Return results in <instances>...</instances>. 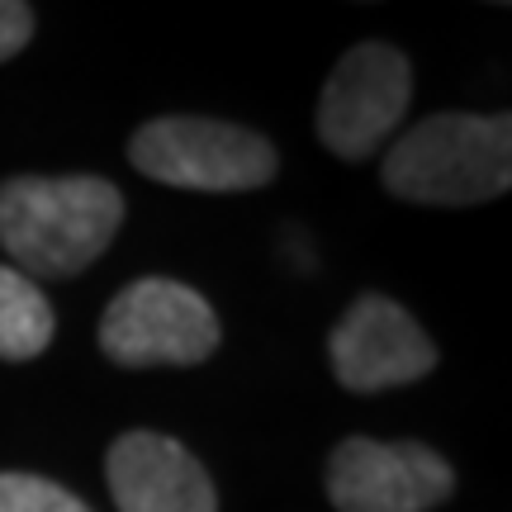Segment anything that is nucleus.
Masks as SVG:
<instances>
[{
	"label": "nucleus",
	"instance_id": "nucleus-1",
	"mask_svg": "<svg viewBox=\"0 0 512 512\" xmlns=\"http://www.w3.org/2000/svg\"><path fill=\"white\" fill-rule=\"evenodd\" d=\"M124 223L119 185L100 176L0 181V247L29 280H67L105 252Z\"/></svg>",
	"mask_w": 512,
	"mask_h": 512
},
{
	"label": "nucleus",
	"instance_id": "nucleus-2",
	"mask_svg": "<svg viewBox=\"0 0 512 512\" xmlns=\"http://www.w3.org/2000/svg\"><path fill=\"white\" fill-rule=\"evenodd\" d=\"M384 190L403 204L465 209L508 195L512 119L508 114H427L384 152Z\"/></svg>",
	"mask_w": 512,
	"mask_h": 512
},
{
	"label": "nucleus",
	"instance_id": "nucleus-3",
	"mask_svg": "<svg viewBox=\"0 0 512 512\" xmlns=\"http://www.w3.org/2000/svg\"><path fill=\"white\" fill-rule=\"evenodd\" d=\"M128 162L157 185L233 195V190H261L266 181H275L280 152L261 133L228 119L166 114L133 133Z\"/></svg>",
	"mask_w": 512,
	"mask_h": 512
},
{
	"label": "nucleus",
	"instance_id": "nucleus-4",
	"mask_svg": "<svg viewBox=\"0 0 512 512\" xmlns=\"http://www.w3.org/2000/svg\"><path fill=\"white\" fill-rule=\"evenodd\" d=\"M219 313L200 290L166 275H143L110 299L100 318V351L114 366H200L219 351Z\"/></svg>",
	"mask_w": 512,
	"mask_h": 512
},
{
	"label": "nucleus",
	"instance_id": "nucleus-5",
	"mask_svg": "<svg viewBox=\"0 0 512 512\" xmlns=\"http://www.w3.org/2000/svg\"><path fill=\"white\" fill-rule=\"evenodd\" d=\"M413 100V62L394 43H356L318 95V138L342 162H366L399 128Z\"/></svg>",
	"mask_w": 512,
	"mask_h": 512
},
{
	"label": "nucleus",
	"instance_id": "nucleus-6",
	"mask_svg": "<svg viewBox=\"0 0 512 512\" xmlns=\"http://www.w3.org/2000/svg\"><path fill=\"white\" fill-rule=\"evenodd\" d=\"M456 494V470L422 441L347 437L328 456L337 512H432Z\"/></svg>",
	"mask_w": 512,
	"mask_h": 512
},
{
	"label": "nucleus",
	"instance_id": "nucleus-7",
	"mask_svg": "<svg viewBox=\"0 0 512 512\" xmlns=\"http://www.w3.org/2000/svg\"><path fill=\"white\" fill-rule=\"evenodd\" d=\"M328 356L342 389L380 394V389L422 380L437 366V342L418 328V318L403 304L384 299V294H361L332 328Z\"/></svg>",
	"mask_w": 512,
	"mask_h": 512
},
{
	"label": "nucleus",
	"instance_id": "nucleus-8",
	"mask_svg": "<svg viewBox=\"0 0 512 512\" xmlns=\"http://www.w3.org/2000/svg\"><path fill=\"white\" fill-rule=\"evenodd\" d=\"M105 479L119 512H219L209 470L162 432H124L110 446Z\"/></svg>",
	"mask_w": 512,
	"mask_h": 512
},
{
	"label": "nucleus",
	"instance_id": "nucleus-9",
	"mask_svg": "<svg viewBox=\"0 0 512 512\" xmlns=\"http://www.w3.org/2000/svg\"><path fill=\"white\" fill-rule=\"evenodd\" d=\"M53 332V304L43 299L38 280L15 266H0V361H34L48 351Z\"/></svg>",
	"mask_w": 512,
	"mask_h": 512
},
{
	"label": "nucleus",
	"instance_id": "nucleus-10",
	"mask_svg": "<svg viewBox=\"0 0 512 512\" xmlns=\"http://www.w3.org/2000/svg\"><path fill=\"white\" fill-rule=\"evenodd\" d=\"M0 512H91V508L43 475H0Z\"/></svg>",
	"mask_w": 512,
	"mask_h": 512
},
{
	"label": "nucleus",
	"instance_id": "nucleus-11",
	"mask_svg": "<svg viewBox=\"0 0 512 512\" xmlns=\"http://www.w3.org/2000/svg\"><path fill=\"white\" fill-rule=\"evenodd\" d=\"M29 38H34V10H29V0H0V62L24 53Z\"/></svg>",
	"mask_w": 512,
	"mask_h": 512
},
{
	"label": "nucleus",
	"instance_id": "nucleus-12",
	"mask_svg": "<svg viewBox=\"0 0 512 512\" xmlns=\"http://www.w3.org/2000/svg\"><path fill=\"white\" fill-rule=\"evenodd\" d=\"M494 5H508V0H494Z\"/></svg>",
	"mask_w": 512,
	"mask_h": 512
}]
</instances>
